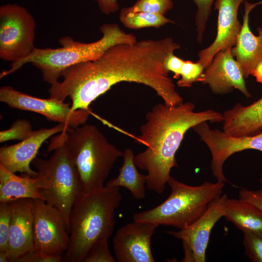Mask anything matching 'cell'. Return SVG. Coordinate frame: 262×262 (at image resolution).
I'll list each match as a JSON object with an SVG mask.
<instances>
[{"label":"cell","mask_w":262,"mask_h":262,"mask_svg":"<svg viewBox=\"0 0 262 262\" xmlns=\"http://www.w3.org/2000/svg\"><path fill=\"white\" fill-rule=\"evenodd\" d=\"M173 7L171 0H138L132 6L125 8L130 12H146L164 15Z\"/></svg>","instance_id":"obj_25"},{"label":"cell","mask_w":262,"mask_h":262,"mask_svg":"<svg viewBox=\"0 0 262 262\" xmlns=\"http://www.w3.org/2000/svg\"><path fill=\"white\" fill-rule=\"evenodd\" d=\"M123 162L119 168L118 176L109 180L106 186L123 187L131 193L136 199H142L145 197V184L147 175L140 173L137 169L134 162L133 152L127 148L123 152Z\"/></svg>","instance_id":"obj_22"},{"label":"cell","mask_w":262,"mask_h":262,"mask_svg":"<svg viewBox=\"0 0 262 262\" xmlns=\"http://www.w3.org/2000/svg\"><path fill=\"white\" fill-rule=\"evenodd\" d=\"M35 22L24 7L6 4L0 7V58L15 62L29 55L34 45Z\"/></svg>","instance_id":"obj_8"},{"label":"cell","mask_w":262,"mask_h":262,"mask_svg":"<svg viewBox=\"0 0 262 262\" xmlns=\"http://www.w3.org/2000/svg\"><path fill=\"white\" fill-rule=\"evenodd\" d=\"M195 104L182 103L175 106L157 103L147 112L140 134L135 139L146 149L134 157L135 164L147 172V187L159 194L164 191L170 171L177 167L175 158L187 131L202 122L223 121V114L212 109L195 112Z\"/></svg>","instance_id":"obj_2"},{"label":"cell","mask_w":262,"mask_h":262,"mask_svg":"<svg viewBox=\"0 0 262 262\" xmlns=\"http://www.w3.org/2000/svg\"><path fill=\"white\" fill-rule=\"evenodd\" d=\"M95 1L100 10L105 15L114 13L119 9L117 0H94Z\"/></svg>","instance_id":"obj_34"},{"label":"cell","mask_w":262,"mask_h":262,"mask_svg":"<svg viewBox=\"0 0 262 262\" xmlns=\"http://www.w3.org/2000/svg\"><path fill=\"white\" fill-rule=\"evenodd\" d=\"M119 19L125 27L132 30L147 27L159 28L167 23H174L164 15L146 12H130L125 8L120 11Z\"/></svg>","instance_id":"obj_23"},{"label":"cell","mask_w":262,"mask_h":262,"mask_svg":"<svg viewBox=\"0 0 262 262\" xmlns=\"http://www.w3.org/2000/svg\"><path fill=\"white\" fill-rule=\"evenodd\" d=\"M224 217L239 230L262 234V211L245 200L228 198Z\"/></svg>","instance_id":"obj_21"},{"label":"cell","mask_w":262,"mask_h":262,"mask_svg":"<svg viewBox=\"0 0 262 262\" xmlns=\"http://www.w3.org/2000/svg\"><path fill=\"white\" fill-rule=\"evenodd\" d=\"M48 186L46 180L39 173L36 177L25 173L18 176L0 164V202L27 198L43 200L40 190Z\"/></svg>","instance_id":"obj_19"},{"label":"cell","mask_w":262,"mask_h":262,"mask_svg":"<svg viewBox=\"0 0 262 262\" xmlns=\"http://www.w3.org/2000/svg\"><path fill=\"white\" fill-rule=\"evenodd\" d=\"M239 198L256 206L262 211V189L251 190L244 188L239 192Z\"/></svg>","instance_id":"obj_32"},{"label":"cell","mask_w":262,"mask_h":262,"mask_svg":"<svg viewBox=\"0 0 262 262\" xmlns=\"http://www.w3.org/2000/svg\"><path fill=\"white\" fill-rule=\"evenodd\" d=\"M69 129L66 125L59 123L50 128L33 131L28 137L17 144L0 147V164L13 173L18 172L37 177L38 172L32 170L30 164L36 157L39 149L50 137Z\"/></svg>","instance_id":"obj_13"},{"label":"cell","mask_w":262,"mask_h":262,"mask_svg":"<svg viewBox=\"0 0 262 262\" xmlns=\"http://www.w3.org/2000/svg\"><path fill=\"white\" fill-rule=\"evenodd\" d=\"M178 49L171 37L121 43L106 50L99 57L65 69L61 81L50 84V98L64 101L69 97L73 110L88 109L90 104L113 86L123 82L147 86L170 104L178 98L165 62Z\"/></svg>","instance_id":"obj_1"},{"label":"cell","mask_w":262,"mask_h":262,"mask_svg":"<svg viewBox=\"0 0 262 262\" xmlns=\"http://www.w3.org/2000/svg\"><path fill=\"white\" fill-rule=\"evenodd\" d=\"M260 181L261 183V184H262V175L261 176L260 179Z\"/></svg>","instance_id":"obj_37"},{"label":"cell","mask_w":262,"mask_h":262,"mask_svg":"<svg viewBox=\"0 0 262 262\" xmlns=\"http://www.w3.org/2000/svg\"><path fill=\"white\" fill-rule=\"evenodd\" d=\"M246 0H216L214 9L218 12L216 36L213 42L198 53L200 63L205 68L214 55L234 47L241 32L242 24L237 18L240 4Z\"/></svg>","instance_id":"obj_16"},{"label":"cell","mask_w":262,"mask_h":262,"mask_svg":"<svg viewBox=\"0 0 262 262\" xmlns=\"http://www.w3.org/2000/svg\"><path fill=\"white\" fill-rule=\"evenodd\" d=\"M158 224L133 221L119 228L113 239L118 262H154L151 239Z\"/></svg>","instance_id":"obj_12"},{"label":"cell","mask_w":262,"mask_h":262,"mask_svg":"<svg viewBox=\"0 0 262 262\" xmlns=\"http://www.w3.org/2000/svg\"><path fill=\"white\" fill-rule=\"evenodd\" d=\"M101 37L94 42L84 43L66 36L61 37V45L57 48H37L25 58L11 63L10 68L2 71V79L31 64L41 73L43 80L50 84L59 81L62 73L75 65L95 60L110 47L121 43H133L137 41L133 34L122 30L116 23H105L100 26Z\"/></svg>","instance_id":"obj_4"},{"label":"cell","mask_w":262,"mask_h":262,"mask_svg":"<svg viewBox=\"0 0 262 262\" xmlns=\"http://www.w3.org/2000/svg\"><path fill=\"white\" fill-rule=\"evenodd\" d=\"M62 255L46 253L38 250L32 251L18 259L16 262H61Z\"/></svg>","instance_id":"obj_31"},{"label":"cell","mask_w":262,"mask_h":262,"mask_svg":"<svg viewBox=\"0 0 262 262\" xmlns=\"http://www.w3.org/2000/svg\"><path fill=\"white\" fill-rule=\"evenodd\" d=\"M183 61V59L176 56L174 53L170 54L166 59L165 67L169 72L174 73L175 78H178L180 76Z\"/></svg>","instance_id":"obj_33"},{"label":"cell","mask_w":262,"mask_h":262,"mask_svg":"<svg viewBox=\"0 0 262 262\" xmlns=\"http://www.w3.org/2000/svg\"><path fill=\"white\" fill-rule=\"evenodd\" d=\"M184 251V257L182 262H195L193 252L189 246L185 242H182Z\"/></svg>","instance_id":"obj_35"},{"label":"cell","mask_w":262,"mask_h":262,"mask_svg":"<svg viewBox=\"0 0 262 262\" xmlns=\"http://www.w3.org/2000/svg\"><path fill=\"white\" fill-rule=\"evenodd\" d=\"M108 240L102 239L91 246L82 262H116L112 256L108 246Z\"/></svg>","instance_id":"obj_30"},{"label":"cell","mask_w":262,"mask_h":262,"mask_svg":"<svg viewBox=\"0 0 262 262\" xmlns=\"http://www.w3.org/2000/svg\"><path fill=\"white\" fill-rule=\"evenodd\" d=\"M8 262V255L6 252H0V262Z\"/></svg>","instance_id":"obj_36"},{"label":"cell","mask_w":262,"mask_h":262,"mask_svg":"<svg viewBox=\"0 0 262 262\" xmlns=\"http://www.w3.org/2000/svg\"><path fill=\"white\" fill-rule=\"evenodd\" d=\"M223 115L225 132L235 136L258 134L262 131V98L247 106L237 103Z\"/></svg>","instance_id":"obj_20"},{"label":"cell","mask_w":262,"mask_h":262,"mask_svg":"<svg viewBox=\"0 0 262 262\" xmlns=\"http://www.w3.org/2000/svg\"><path fill=\"white\" fill-rule=\"evenodd\" d=\"M208 122L199 123L192 129L209 148L212 156L211 168L217 181L229 182L223 171L227 159L236 152L246 149L262 152V131L250 135L235 136L218 129H212Z\"/></svg>","instance_id":"obj_10"},{"label":"cell","mask_w":262,"mask_h":262,"mask_svg":"<svg viewBox=\"0 0 262 262\" xmlns=\"http://www.w3.org/2000/svg\"><path fill=\"white\" fill-rule=\"evenodd\" d=\"M243 232L245 255L252 262H262V234L249 230Z\"/></svg>","instance_id":"obj_24"},{"label":"cell","mask_w":262,"mask_h":262,"mask_svg":"<svg viewBox=\"0 0 262 262\" xmlns=\"http://www.w3.org/2000/svg\"><path fill=\"white\" fill-rule=\"evenodd\" d=\"M11 202L7 253L8 262H16L33 250V199L22 198Z\"/></svg>","instance_id":"obj_17"},{"label":"cell","mask_w":262,"mask_h":262,"mask_svg":"<svg viewBox=\"0 0 262 262\" xmlns=\"http://www.w3.org/2000/svg\"><path fill=\"white\" fill-rule=\"evenodd\" d=\"M33 131L30 122L25 119L16 120L8 129L0 132V142L9 140L22 141L28 137Z\"/></svg>","instance_id":"obj_26"},{"label":"cell","mask_w":262,"mask_h":262,"mask_svg":"<svg viewBox=\"0 0 262 262\" xmlns=\"http://www.w3.org/2000/svg\"><path fill=\"white\" fill-rule=\"evenodd\" d=\"M245 12L242 29L235 45L231 48L233 56L239 64L245 79L254 75L258 66L262 63V27L257 29L258 35H255L249 26V16L257 5L262 4V0L251 3L245 0Z\"/></svg>","instance_id":"obj_18"},{"label":"cell","mask_w":262,"mask_h":262,"mask_svg":"<svg viewBox=\"0 0 262 262\" xmlns=\"http://www.w3.org/2000/svg\"><path fill=\"white\" fill-rule=\"evenodd\" d=\"M0 101L11 108L39 114L49 120L64 124L70 128L85 124L90 114L88 109L73 110L69 103L54 98H37L11 86L0 88Z\"/></svg>","instance_id":"obj_9"},{"label":"cell","mask_w":262,"mask_h":262,"mask_svg":"<svg viewBox=\"0 0 262 262\" xmlns=\"http://www.w3.org/2000/svg\"><path fill=\"white\" fill-rule=\"evenodd\" d=\"M204 68L199 63L183 60L181 68V78L177 82L178 85L182 87H190L193 83L198 81Z\"/></svg>","instance_id":"obj_28"},{"label":"cell","mask_w":262,"mask_h":262,"mask_svg":"<svg viewBox=\"0 0 262 262\" xmlns=\"http://www.w3.org/2000/svg\"><path fill=\"white\" fill-rule=\"evenodd\" d=\"M12 211V202H0V252H6Z\"/></svg>","instance_id":"obj_29"},{"label":"cell","mask_w":262,"mask_h":262,"mask_svg":"<svg viewBox=\"0 0 262 262\" xmlns=\"http://www.w3.org/2000/svg\"><path fill=\"white\" fill-rule=\"evenodd\" d=\"M230 49L218 51L197 82L208 85L215 94H226L235 88L249 98L251 94L246 86L243 73Z\"/></svg>","instance_id":"obj_14"},{"label":"cell","mask_w":262,"mask_h":262,"mask_svg":"<svg viewBox=\"0 0 262 262\" xmlns=\"http://www.w3.org/2000/svg\"><path fill=\"white\" fill-rule=\"evenodd\" d=\"M228 198L226 194H222L212 201L203 213L192 224L177 231L166 232L189 246L195 262L206 261V251L211 230L219 219L224 217Z\"/></svg>","instance_id":"obj_15"},{"label":"cell","mask_w":262,"mask_h":262,"mask_svg":"<svg viewBox=\"0 0 262 262\" xmlns=\"http://www.w3.org/2000/svg\"><path fill=\"white\" fill-rule=\"evenodd\" d=\"M34 250L62 255L67 250L70 236L61 213L39 199H33Z\"/></svg>","instance_id":"obj_11"},{"label":"cell","mask_w":262,"mask_h":262,"mask_svg":"<svg viewBox=\"0 0 262 262\" xmlns=\"http://www.w3.org/2000/svg\"><path fill=\"white\" fill-rule=\"evenodd\" d=\"M193 1L197 8L195 17L196 38L197 41L201 43L206 30L207 22L212 12L214 0H193Z\"/></svg>","instance_id":"obj_27"},{"label":"cell","mask_w":262,"mask_h":262,"mask_svg":"<svg viewBox=\"0 0 262 262\" xmlns=\"http://www.w3.org/2000/svg\"><path fill=\"white\" fill-rule=\"evenodd\" d=\"M119 190L105 185L79 196L70 212V243L63 260L82 262L94 244L108 240L114 229L115 212L122 199Z\"/></svg>","instance_id":"obj_3"},{"label":"cell","mask_w":262,"mask_h":262,"mask_svg":"<svg viewBox=\"0 0 262 262\" xmlns=\"http://www.w3.org/2000/svg\"><path fill=\"white\" fill-rule=\"evenodd\" d=\"M48 151L53 152L49 159L36 157L32 164L48 183L40 190L43 200L61 213L69 232L71 210L84 191L61 132L52 138Z\"/></svg>","instance_id":"obj_7"},{"label":"cell","mask_w":262,"mask_h":262,"mask_svg":"<svg viewBox=\"0 0 262 262\" xmlns=\"http://www.w3.org/2000/svg\"><path fill=\"white\" fill-rule=\"evenodd\" d=\"M61 133L84 192L104 187L114 164L124 153L93 125L84 124Z\"/></svg>","instance_id":"obj_5"},{"label":"cell","mask_w":262,"mask_h":262,"mask_svg":"<svg viewBox=\"0 0 262 262\" xmlns=\"http://www.w3.org/2000/svg\"><path fill=\"white\" fill-rule=\"evenodd\" d=\"M167 184L171 192L167 199L153 209L134 213L133 221L182 229L194 223L212 201L222 195L225 186L218 181L191 186L171 176Z\"/></svg>","instance_id":"obj_6"}]
</instances>
